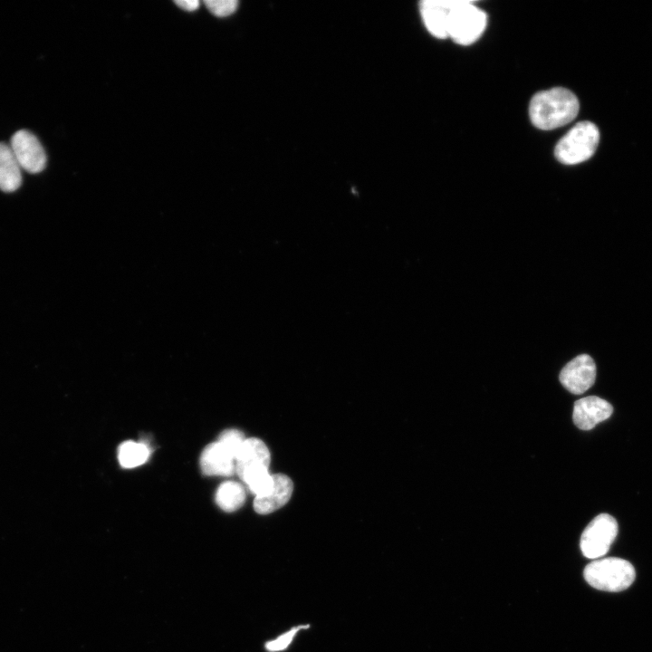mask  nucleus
I'll use <instances>...</instances> for the list:
<instances>
[{
  "instance_id": "nucleus-1",
  "label": "nucleus",
  "mask_w": 652,
  "mask_h": 652,
  "mask_svg": "<svg viewBox=\"0 0 652 652\" xmlns=\"http://www.w3.org/2000/svg\"><path fill=\"white\" fill-rule=\"evenodd\" d=\"M578 98L570 90L555 87L534 94L529 113L532 124L540 129L549 130L562 127L578 115Z\"/></svg>"
},
{
  "instance_id": "nucleus-2",
  "label": "nucleus",
  "mask_w": 652,
  "mask_h": 652,
  "mask_svg": "<svg viewBox=\"0 0 652 652\" xmlns=\"http://www.w3.org/2000/svg\"><path fill=\"white\" fill-rule=\"evenodd\" d=\"M586 581L593 588L610 592L622 591L634 581L633 565L615 557L597 559L589 563L583 571Z\"/></svg>"
},
{
  "instance_id": "nucleus-3",
  "label": "nucleus",
  "mask_w": 652,
  "mask_h": 652,
  "mask_svg": "<svg viewBox=\"0 0 652 652\" xmlns=\"http://www.w3.org/2000/svg\"><path fill=\"white\" fill-rule=\"evenodd\" d=\"M599 141L597 126L581 121L572 127L557 143L554 155L565 165H575L588 160L595 153Z\"/></svg>"
},
{
  "instance_id": "nucleus-4",
  "label": "nucleus",
  "mask_w": 652,
  "mask_h": 652,
  "mask_svg": "<svg viewBox=\"0 0 652 652\" xmlns=\"http://www.w3.org/2000/svg\"><path fill=\"white\" fill-rule=\"evenodd\" d=\"M486 18V14L473 2L453 0L448 14L447 37L459 44H471L484 31Z\"/></svg>"
},
{
  "instance_id": "nucleus-5",
  "label": "nucleus",
  "mask_w": 652,
  "mask_h": 652,
  "mask_svg": "<svg viewBox=\"0 0 652 652\" xmlns=\"http://www.w3.org/2000/svg\"><path fill=\"white\" fill-rule=\"evenodd\" d=\"M618 523L608 513L596 516L585 528L580 537V550L589 559L597 560L609 550L618 534Z\"/></svg>"
},
{
  "instance_id": "nucleus-6",
  "label": "nucleus",
  "mask_w": 652,
  "mask_h": 652,
  "mask_svg": "<svg viewBox=\"0 0 652 652\" xmlns=\"http://www.w3.org/2000/svg\"><path fill=\"white\" fill-rule=\"evenodd\" d=\"M10 147L22 169L36 174L46 165V155L38 139L29 130L20 129L11 138Z\"/></svg>"
},
{
  "instance_id": "nucleus-7",
  "label": "nucleus",
  "mask_w": 652,
  "mask_h": 652,
  "mask_svg": "<svg viewBox=\"0 0 652 652\" xmlns=\"http://www.w3.org/2000/svg\"><path fill=\"white\" fill-rule=\"evenodd\" d=\"M559 379L570 393L582 394L595 382V362L590 355H579L562 368Z\"/></svg>"
},
{
  "instance_id": "nucleus-8",
  "label": "nucleus",
  "mask_w": 652,
  "mask_h": 652,
  "mask_svg": "<svg viewBox=\"0 0 652 652\" xmlns=\"http://www.w3.org/2000/svg\"><path fill=\"white\" fill-rule=\"evenodd\" d=\"M613 412L612 406L603 398L590 396L574 403L572 418L582 430H590L597 424L609 418Z\"/></svg>"
},
{
  "instance_id": "nucleus-9",
  "label": "nucleus",
  "mask_w": 652,
  "mask_h": 652,
  "mask_svg": "<svg viewBox=\"0 0 652 652\" xmlns=\"http://www.w3.org/2000/svg\"><path fill=\"white\" fill-rule=\"evenodd\" d=\"M453 0H424L420 13L428 32L435 37H447L448 14Z\"/></svg>"
},
{
  "instance_id": "nucleus-10",
  "label": "nucleus",
  "mask_w": 652,
  "mask_h": 652,
  "mask_svg": "<svg viewBox=\"0 0 652 652\" xmlns=\"http://www.w3.org/2000/svg\"><path fill=\"white\" fill-rule=\"evenodd\" d=\"M273 485L271 491L262 497H255L254 507L261 514L270 513L284 505L290 499L293 484L287 475L277 474L273 475Z\"/></svg>"
},
{
  "instance_id": "nucleus-11",
  "label": "nucleus",
  "mask_w": 652,
  "mask_h": 652,
  "mask_svg": "<svg viewBox=\"0 0 652 652\" xmlns=\"http://www.w3.org/2000/svg\"><path fill=\"white\" fill-rule=\"evenodd\" d=\"M200 466L207 475H231L235 470V459L216 441L209 444L200 457Z\"/></svg>"
},
{
  "instance_id": "nucleus-12",
  "label": "nucleus",
  "mask_w": 652,
  "mask_h": 652,
  "mask_svg": "<svg viewBox=\"0 0 652 652\" xmlns=\"http://www.w3.org/2000/svg\"><path fill=\"white\" fill-rule=\"evenodd\" d=\"M270 460L269 449L262 440L254 437L247 438L235 459V471L241 475L250 469L268 468Z\"/></svg>"
},
{
  "instance_id": "nucleus-13",
  "label": "nucleus",
  "mask_w": 652,
  "mask_h": 652,
  "mask_svg": "<svg viewBox=\"0 0 652 652\" xmlns=\"http://www.w3.org/2000/svg\"><path fill=\"white\" fill-rule=\"evenodd\" d=\"M22 168L10 145L0 142V189L14 192L22 184Z\"/></svg>"
},
{
  "instance_id": "nucleus-14",
  "label": "nucleus",
  "mask_w": 652,
  "mask_h": 652,
  "mask_svg": "<svg viewBox=\"0 0 652 652\" xmlns=\"http://www.w3.org/2000/svg\"><path fill=\"white\" fill-rule=\"evenodd\" d=\"M216 500L218 506L224 511L234 512L244 504L245 491L236 482H225L217 489Z\"/></svg>"
},
{
  "instance_id": "nucleus-15",
  "label": "nucleus",
  "mask_w": 652,
  "mask_h": 652,
  "mask_svg": "<svg viewBox=\"0 0 652 652\" xmlns=\"http://www.w3.org/2000/svg\"><path fill=\"white\" fill-rule=\"evenodd\" d=\"M149 455V449L143 443L127 441L119 448V460L122 466L131 468L142 465Z\"/></svg>"
},
{
  "instance_id": "nucleus-16",
  "label": "nucleus",
  "mask_w": 652,
  "mask_h": 652,
  "mask_svg": "<svg viewBox=\"0 0 652 652\" xmlns=\"http://www.w3.org/2000/svg\"><path fill=\"white\" fill-rule=\"evenodd\" d=\"M245 438L242 432L237 429L225 430L219 436L218 442L221 446L236 459Z\"/></svg>"
},
{
  "instance_id": "nucleus-17",
  "label": "nucleus",
  "mask_w": 652,
  "mask_h": 652,
  "mask_svg": "<svg viewBox=\"0 0 652 652\" xmlns=\"http://www.w3.org/2000/svg\"><path fill=\"white\" fill-rule=\"evenodd\" d=\"M207 9L218 17H225L235 12L238 6L236 0H206Z\"/></svg>"
},
{
  "instance_id": "nucleus-18",
  "label": "nucleus",
  "mask_w": 652,
  "mask_h": 652,
  "mask_svg": "<svg viewBox=\"0 0 652 652\" xmlns=\"http://www.w3.org/2000/svg\"><path fill=\"white\" fill-rule=\"evenodd\" d=\"M308 627V626H307ZM305 626L295 627L288 630L286 633L281 635L277 638L268 641L264 647L269 652H278L285 649L292 641L294 636L301 628H307Z\"/></svg>"
},
{
  "instance_id": "nucleus-19",
  "label": "nucleus",
  "mask_w": 652,
  "mask_h": 652,
  "mask_svg": "<svg viewBox=\"0 0 652 652\" xmlns=\"http://www.w3.org/2000/svg\"><path fill=\"white\" fill-rule=\"evenodd\" d=\"M175 4L185 11L192 12L199 7L200 3L198 0H178L175 1Z\"/></svg>"
}]
</instances>
